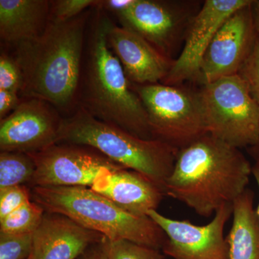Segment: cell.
Returning <instances> with one entry per match:
<instances>
[{
    "instance_id": "8",
    "label": "cell",
    "mask_w": 259,
    "mask_h": 259,
    "mask_svg": "<svg viewBox=\"0 0 259 259\" xmlns=\"http://www.w3.org/2000/svg\"><path fill=\"white\" fill-rule=\"evenodd\" d=\"M35 164V187H85L91 188L100 175L109 171L127 169L96 149L88 146L59 143L36 153H28Z\"/></svg>"
},
{
    "instance_id": "31",
    "label": "cell",
    "mask_w": 259,
    "mask_h": 259,
    "mask_svg": "<svg viewBox=\"0 0 259 259\" xmlns=\"http://www.w3.org/2000/svg\"><path fill=\"white\" fill-rule=\"evenodd\" d=\"M252 175L254 177L259 189V159L256 160L254 164L252 166ZM255 211H256V214L259 219V203L258 207L255 209Z\"/></svg>"
},
{
    "instance_id": "10",
    "label": "cell",
    "mask_w": 259,
    "mask_h": 259,
    "mask_svg": "<svg viewBox=\"0 0 259 259\" xmlns=\"http://www.w3.org/2000/svg\"><path fill=\"white\" fill-rule=\"evenodd\" d=\"M252 3L230 15L213 37L196 79L202 86L238 74L249 57L258 38Z\"/></svg>"
},
{
    "instance_id": "25",
    "label": "cell",
    "mask_w": 259,
    "mask_h": 259,
    "mask_svg": "<svg viewBox=\"0 0 259 259\" xmlns=\"http://www.w3.org/2000/svg\"><path fill=\"white\" fill-rule=\"evenodd\" d=\"M23 85V74L18 63L13 56L2 51L0 54V90L20 94Z\"/></svg>"
},
{
    "instance_id": "7",
    "label": "cell",
    "mask_w": 259,
    "mask_h": 259,
    "mask_svg": "<svg viewBox=\"0 0 259 259\" xmlns=\"http://www.w3.org/2000/svg\"><path fill=\"white\" fill-rule=\"evenodd\" d=\"M131 87L147 112L153 139L180 151L207 134L198 92L161 83Z\"/></svg>"
},
{
    "instance_id": "15",
    "label": "cell",
    "mask_w": 259,
    "mask_h": 259,
    "mask_svg": "<svg viewBox=\"0 0 259 259\" xmlns=\"http://www.w3.org/2000/svg\"><path fill=\"white\" fill-rule=\"evenodd\" d=\"M63 214L46 212L33 233L35 259H77L90 245L105 239Z\"/></svg>"
},
{
    "instance_id": "9",
    "label": "cell",
    "mask_w": 259,
    "mask_h": 259,
    "mask_svg": "<svg viewBox=\"0 0 259 259\" xmlns=\"http://www.w3.org/2000/svg\"><path fill=\"white\" fill-rule=\"evenodd\" d=\"M232 214L233 204H224L208 224L197 226L167 218L154 209L147 213L166 234L162 250L175 259H230L224 230Z\"/></svg>"
},
{
    "instance_id": "18",
    "label": "cell",
    "mask_w": 259,
    "mask_h": 259,
    "mask_svg": "<svg viewBox=\"0 0 259 259\" xmlns=\"http://www.w3.org/2000/svg\"><path fill=\"white\" fill-rule=\"evenodd\" d=\"M254 193L246 189L233 202V224L226 237L230 259H259V219Z\"/></svg>"
},
{
    "instance_id": "30",
    "label": "cell",
    "mask_w": 259,
    "mask_h": 259,
    "mask_svg": "<svg viewBox=\"0 0 259 259\" xmlns=\"http://www.w3.org/2000/svg\"><path fill=\"white\" fill-rule=\"evenodd\" d=\"M251 9L255 31H256L257 36L259 40V0H253Z\"/></svg>"
},
{
    "instance_id": "23",
    "label": "cell",
    "mask_w": 259,
    "mask_h": 259,
    "mask_svg": "<svg viewBox=\"0 0 259 259\" xmlns=\"http://www.w3.org/2000/svg\"><path fill=\"white\" fill-rule=\"evenodd\" d=\"M244 78L252 97L259 108V40L257 38L253 50L238 73ZM248 153L255 161L259 159V140L253 147L248 148Z\"/></svg>"
},
{
    "instance_id": "2",
    "label": "cell",
    "mask_w": 259,
    "mask_h": 259,
    "mask_svg": "<svg viewBox=\"0 0 259 259\" xmlns=\"http://www.w3.org/2000/svg\"><path fill=\"white\" fill-rule=\"evenodd\" d=\"M252 165L240 151L210 135H204L177 153L165 195L202 217L233 202L247 189Z\"/></svg>"
},
{
    "instance_id": "19",
    "label": "cell",
    "mask_w": 259,
    "mask_h": 259,
    "mask_svg": "<svg viewBox=\"0 0 259 259\" xmlns=\"http://www.w3.org/2000/svg\"><path fill=\"white\" fill-rule=\"evenodd\" d=\"M35 164L28 153H0V190L30 183Z\"/></svg>"
},
{
    "instance_id": "21",
    "label": "cell",
    "mask_w": 259,
    "mask_h": 259,
    "mask_svg": "<svg viewBox=\"0 0 259 259\" xmlns=\"http://www.w3.org/2000/svg\"><path fill=\"white\" fill-rule=\"evenodd\" d=\"M107 254L110 259H163L164 256L160 250L119 239L105 240Z\"/></svg>"
},
{
    "instance_id": "1",
    "label": "cell",
    "mask_w": 259,
    "mask_h": 259,
    "mask_svg": "<svg viewBox=\"0 0 259 259\" xmlns=\"http://www.w3.org/2000/svg\"><path fill=\"white\" fill-rule=\"evenodd\" d=\"M91 10L64 23L49 22L40 36L15 44L23 76L21 98L39 99L69 116L79 107V91Z\"/></svg>"
},
{
    "instance_id": "20",
    "label": "cell",
    "mask_w": 259,
    "mask_h": 259,
    "mask_svg": "<svg viewBox=\"0 0 259 259\" xmlns=\"http://www.w3.org/2000/svg\"><path fill=\"white\" fill-rule=\"evenodd\" d=\"M45 211L30 201L9 215L0 220V233L11 234L32 233L41 223Z\"/></svg>"
},
{
    "instance_id": "24",
    "label": "cell",
    "mask_w": 259,
    "mask_h": 259,
    "mask_svg": "<svg viewBox=\"0 0 259 259\" xmlns=\"http://www.w3.org/2000/svg\"><path fill=\"white\" fill-rule=\"evenodd\" d=\"M97 0H53L51 1L50 21L64 23L96 6Z\"/></svg>"
},
{
    "instance_id": "28",
    "label": "cell",
    "mask_w": 259,
    "mask_h": 259,
    "mask_svg": "<svg viewBox=\"0 0 259 259\" xmlns=\"http://www.w3.org/2000/svg\"><path fill=\"white\" fill-rule=\"evenodd\" d=\"M134 0H97L95 9L112 13L116 17L125 13L134 3Z\"/></svg>"
},
{
    "instance_id": "14",
    "label": "cell",
    "mask_w": 259,
    "mask_h": 259,
    "mask_svg": "<svg viewBox=\"0 0 259 259\" xmlns=\"http://www.w3.org/2000/svg\"><path fill=\"white\" fill-rule=\"evenodd\" d=\"M107 40L131 83H161L171 69L174 61L136 32L118 26L112 20L107 28Z\"/></svg>"
},
{
    "instance_id": "12",
    "label": "cell",
    "mask_w": 259,
    "mask_h": 259,
    "mask_svg": "<svg viewBox=\"0 0 259 259\" xmlns=\"http://www.w3.org/2000/svg\"><path fill=\"white\" fill-rule=\"evenodd\" d=\"M252 1L206 0L189 25L183 50L161 83L178 86L196 81L204 54L218 29L230 15Z\"/></svg>"
},
{
    "instance_id": "5",
    "label": "cell",
    "mask_w": 259,
    "mask_h": 259,
    "mask_svg": "<svg viewBox=\"0 0 259 259\" xmlns=\"http://www.w3.org/2000/svg\"><path fill=\"white\" fill-rule=\"evenodd\" d=\"M59 143L96 149L124 168L147 177L163 190L179 151L160 140L141 139L98 120L81 107L64 117Z\"/></svg>"
},
{
    "instance_id": "29",
    "label": "cell",
    "mask_w": 259,
    "mask_h": 259,
    "mask_svg": "<svg viewBox=\"0 0 259 259\" xmlns=\"http://www.w3.org/2000/svg\"><path fill=\"white\" fill-rule=\"evenodd\" d=\"M105 240L90 245L77 259H110L107 254Z\"/></svg>"
},
{
    "instance_id": "13",
    "label": "cell",
    "mask_w": 259,
    "mask_h": 259,
    "mask_svg": "<svg viewBox=\"0 0 259 259\" xmlns=\"http://www.w3.org/2000/svg\"><path fill=\"white\" fill-rule=\"evenodd\" d=\"M188 5L161 0H134L117 17L121 26L131 29L169 58L186 23L191 18Z\"/></svg>"
},
{
    "instance_id": "26",
    "label": "cell",
    "mask_w": 259,
    "mask_h": 259,
    "mask_svg": "<svg viewBox=\"0 0 259 259\" xmlns=\"http://www.w3.org/2000/svg\"><path fill=\"white\" fill-rule=\"evenodd\" d=\"M30 199V192L24 185L0 190V220L28 203Z\"/></svg>"
},
{
    "instance_id": "11",
    "label": "cell",
    "mask_w": 259,
    "mask_h": 259,
    "mask_svg": "<svg viewBox=\"0 0 259 259\" xmlns=\"http://www.w3.org/2000/svg\"><path fill=\"white\" fill-rule=\"evenodd\" d=\"M64 117L49 102L22 98L18 107L0 121L1 152H38L59 143Z\"/></svg>"
},
{
    "instance_id": "32",
    "label": "cell",
    "mask_w": 259,
    "mask_h": 259,
    "mask_svg": "<svg viewBox=\"0 0 259 259\" xmlns=\"http://www.w3.org/2000/svg\"><path fill=\"white\" fill-rule=\"evenodd\" d=\"M27 259H35V257H34L33 253H32V254L30 255Z\"/></svg>"
},
{
    "instance_id": "6",
    "label": "cell",
    "mask_w": 259,
    "mask_h": 259,
    "mask_svg": "<svg viewBox=\"0 0 259 259\" xmlns=\"http://www.w3.org/2000/svg\"><path fill=\"white\" fill-rule=\"evenodd\" d=\"M198 95L207 134L239 149L258 143V106L241 74L203 85Z\"/></svg>"
},
{
    "instance_id": "22",
    "label": "cell",
    "mask_w": 259,
    "mask_h": 259,
    "mask_svg": "<svg viewBox=\"0 0 259 259\" xmlns=\"http://www.w3.org/2000/svg\"><path fill=\"white\" fill-rule=\"evenodd\" d=\"M33 233H0V259H27L33 250Z\"/></svg>"
},
{
    "instance_id": "3",
    "label": "cell",
    "mask_w": 259,
    "mask_h": 259,
    "mask_svg": "<svg viewBox=\"0 0 259 259\" xmlns=\"http://www.w3.org/2000/svg\"><path fill=\"white\" fill-rule=\"evenodd\" d=\"M94 9L89 22L79 91V107L98 120L153 140L148 114L107 40L110 19Z\"/></svg>"
},
{
    "instance_id": "27",
    "label": "cell",
    "mask_w": 259,
    "mask_h": 259,
    "mask_svg": "<svg viewBox=\"0 0 259 259\" xmlns=\"http://www.w3.org/2000/svg\"><path fill=\"white\" fill-rule=\"evenodd\" d=\"M21 100L18 93L0 90V119L3 120L14 111Z\"/></svg>"
},
{
    "instance_id": "16",
    "label": "cell",
    "mask_w": 259,
    "mask_h": 259,
    "mask_svg": "<svg viewBox=\"0 0 259 259\" xmlns=\"http://www.w3.org/2000/svg\"><path fill=\"white\" fill-rule=\"evenodd\" d=\"M91 189L137 216H146L150 210H156L165 195L159 186L130 169L105 172L96 179Z\"/></svg>"
},
{
    "instance_id": "4",
    "label": "cell",
    "mask_w": 259,
    "mask_h": 259,
    "mask_svg": "<svg viewBox=\"0 0 259 259\" xmlns=\"http://www.w3.org/2000/svg\"><path fill=\"white\" fill-rule=\"evenodd\" d=\"M30 195L46 212L66 216L110 241L127 240L157 250L166 241L151 218L126 212L90 187H35Z\"/></svg>"
},
{
    "instance_id": "17",
    "label": "cell",
    "mask_w": 259,
    "mask_h": 259,
    "mask_svg": "<svg viewBox=\"0 0 259 259\" xmlns=\"http://www.w3.org/2000/svg\"><path fill=\"white\" fill-rule=\"evenodd\" d=\"M49 0H0V37L15 45L40 36L50 22Z\"/></svg>"
}]
</instances>
